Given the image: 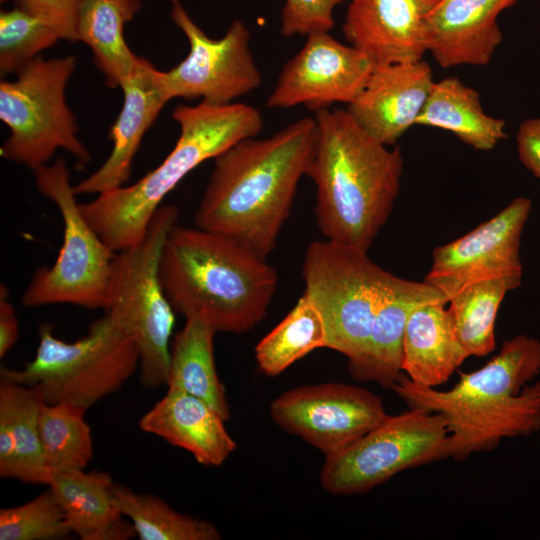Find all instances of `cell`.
Listing matches in <instances>:
<instances>
[{"instance_id": "6da1fadb", "label": "cell", "mask_w": 540, "mask_h": 540, "mask_svg": "<svg viewBox=\"0 0 540 540\" xmlns=\"http://www.w3.org/2000/svg\"><path fill=\"white\" fill-rule=\"evenodd\" d=\"M316 138L315 118L306 116L270 137L245 138L217 156L195 226L267 259L307 174Z\"/></svg>"}, {"instance_id": "7a4b0ae2", "label": "cell", "mask_w": 540, "mask_h": 540, "mask_svg": "<svg viewBox=\"0 0 540 540\" xmlns=\"http://www.w3.org/2000/svg\"><path fill=\"white\" fill-rule=\"evenodd\" d=\"M540 341L518 334L503 343L483 367L461 373L450 390L438 391L401 374L391 386L409 408L441 414L446 422L447 458L464 461L496 448L503 438L540 430Z\"/></svg>"}, {"instance_id": "3957f363", "label": "cell", "mask_w": 540, "mask_h": 540, "mask_svg": "<svg viewBox=\"0 0 540 540\" xmlns=\"http://www.w3.org/2000/svg\"><path fill=\"white\" fill-rule=\"evenodd\" d=\"M317 138L306 176L316 188L315 216L325 239L368 251L387 222L403 173L390 149L345 110L315 112Z\"/></svg>"}, {"instance_id": "277c9868", "label": "cell", "mask_w": 540, "mask_h": 540, "mask_svg": "<svg viewBox=\"0 0 540 540\" xmlns=\"http://www.w3.org/2000/svg\"><path fill=\"white\" fill-rule=\"evenodd\" d=\"M159 274L175 312L234 334L265 318L278 285L266 258L224 235L177 224L166 239Z\"/></svg>"}, {"instance_id": "5b68a950", "label": "cell", "mask_w": 540, "mask_h": 540, "mask_svg": "<svg viewBox=\"0 0 540 540\" xmlns=\"http://www.w3.org/2000/svg\"><path fill=\"white\" fill-rule=\"evenodd\" d=\"M180 134L174 148L154 170L124 185L80 203L81 211L114 252L138 243L163 199L193 169L215 159L237 142L255 137L263 128L260 111L234 102L212 105L180 104L172 113Z\"/></svg>"}, {"instance_id": "8992f818", "label": "cell", "mask_w": 540, "mask_h": 540, "mask_svg": "<svg viewBox=\"0 0 540 540\" xmlns=\"http://www.w3.org/2000/svg\"><path fill=\"white\" fill-rule=\"evenodd\" d=\"M178 208L161 205L143 238L116 252L105 314L135 343L145 388L167 386L174 309L160 281V260Z\"/></svg>"}, {"instance_id": "52a82bcc", "label": "cell", "mask_w": 540, "mask_h": 540, "mask_svg": "<svg viewBox=\"0 0 540 540\" xmlns=\"http://www.w3.org/2000/svg\"><path fill=\"white\" fill-rule=\"evenodd\" d=\"M138 367L135 343L105 314L73 342L57 338L51 325H41L34 358L22 369L2 366L0 380L37 388L45 403L87 410L118 391Z\"/></svg>"}, {"instance_id": "ba28073f", "label": "cell", "mask_w": 540, "mask_h": 540, "mask_svg": "<svg viewBox=\"0 0 540 540\" xmlns=\"http://www.w3.org/2000/svg\"><path fill=\"white\" fill-rule=\"evenodd\" d=\"M76 69L73 55L38 56L12 81L0 83V119L10 130L0 148L2 158L32 171L46 165L58 149L80 164L91 155L78 136V125L65 90Z\"/></svg>"}, {"instance_id": "9c48e42d", "label": "cell", "mask_w": 540, "mask_h": 540, "mask_svg": "<svg viewBox=\"0 0 540 540\" xmlns=\"http://www.w3.org/2000/svg\"><path fill=\"white\" fill-rule=\"evenodd\" d=\"M38 191L63 220V242L54 263L38 268L22 295L27 307L72 304L105 309L116 255L85 218L63 158L33 171Z\"/></svg>"}, {"instance_id": "30bf717a", "label": "cell", "mask_w": 540, "mask_h": 540, "mask_svg": "<svg viewBox=\"0 0 540 540\" xmlns=\"http://www.w3.org/2000/svg\"><path fill=\"white\" fill-rule=\"evenodd\" d=\"M301 273L304 292L322 314L326 348L353 359L365 346L394 275L374 263L367 251L327 239L308 245Z\"/></svg>"}, {"instance_id": "8fae6325", "label": "cell", "mask_w": 540, "mask_h": 540, "mask_svg": "<svg viewBox=\"0 0 540 540\" xmlns=\"http://www.w3.org/2000/svg\"><path fill=\"white\" fill-rule=\"evenodd\" d=\"M447 436L441 414L410 408L386 415L357 441L325 456L321 485L334 495L365 493L403 470L447 458Z\"/></svg>"}, {"instance_id": "7c38bea8", "label": "cell", "mask_w": 540, "mask_h": 540, "mask_svg": "<svg viewBox=\"0 0 540 540\" xmlns=\"http://www.w3.org/2000/svg\"><path fill=\"white\" fill-rule=\"evenodd\" d=\"M169 1L171 19L189 43V52L178 65L160 71L169 100L200 98L212 105H227L261 85L262 76L250 50L251 34L244 22L234 20L221 38H210L181 0Z\"/></svg>"}, {"instance_id": "4fadbf2b", "label": "cell", "mask_w": 540, "mask_h": 540, "mask_svg": "<svg viewBox=\"0 0 540 540\" xmlns=\"http://www.w3.org/2000/svg\"><path fill=\"white\" fill-rule=\"evenodd\" d=\"M272 420L325 456L348 447L385 417L379 396L345 383L300 386L280 394L270 405Z\"/></svg>"}, {"instance_id": "5bb4252c", "label": "cell", "mask_w": 540, "mask_h": 540, "mask_svg": "<svg viewBox=\"0 0 540 540\" xmlns=\"http://www.w3.org/2000/svg\"><path fill=\"white\" fill-rule=\"evenodd\" d=\"M530 211L531 200L517 197L467 234L436 247L423 281L449 300L478 281L522 276L520 244Z\"/></svg>"}, {"instance_id": "9a60e30c", "label": "cell", "mask_w": 540, "mask_h": 540, "mask_svg": "<svg viewBox=\"0 0 540 540\" xmlns=\"http://www.w3.org/2000/svg\"><path fill=\"white\" fill-rule=\"evenodd\" d=\"M374 67L365 53L329 32L311 33L283 66L266 105L273 109L304 105L315 112L334 103L348 105L361 93Z\"/></svg>"}, {"instance_id": "2e32d148", "label": "cell", "mask_w": 540, "mask_h": 540, "mask_svg": "<svg viewBox=\"0 0 540 540\" xmlns=\"http://www.w3.org/2000/svg\"><path fill=\"white\" fill-rule=\"evenodd\" d=\"M434 83L432 69L423 59L375 65L346 110L368 134L390 146L417 125Z\"/></svg>"}, {"instance_id": "e0dca14e", "label": "cell", "mask_w": 540, "mask_h": 540, "mask_svg": "<svg viewBox=\"0 0 540 540\" xmlns=\"http://www.w3.org/2000/svg\"><path fill=\"white\" fill-rule=\"evenodd\" d=\"M439 0H351L342 31L375 65L416 62L427 52L426 19Z\"/></svg>"}, {"instance_id": "ac0fdd59", "label": "cell", "mask_w": 540, "mask_h": 540, "mask_svg": "<svg viewBox=\"0 0 540 540\" xmlns=\"http://www.w3.org/2000/svg\"><path fill=\"white\" fill-rule=\"evenodd\" d=\"M120 88L122 108L109 132L112 150L96 171L74 185L77 195H99L128 182L133 159L146 131L170 101L162 86L160 70L143 57Z\"/></svg>"}, {"instance_id": "d6986e66", "label": "cell", "mask_w": 540, "mask_h": 540, "mask_svg": "<svg viewBox=\"0 0 540 540\" xmlns=\"http://www.w3.org/2000/svg\"><path fill=\"white\" fill-rule=\"evenodd\" d=\"M518 0H439L426 19L427 52L443 68L487 65L503 35L498 17Z\"/></svg>"}, {"instance_id": "ffe728a7", "label": "cell", "mask_w": 540, "mask_h": 540, "mask_svg": "<svg viewBox=\"0 0 540 540\" xmlns=\"http://www.w3.org/2000/svg\"><path fill=\"white\" fill-rule=\"evenodd\" d=\"M448 300L426 282L393 276L378 306L361 353L348 360V370L358 381L391 388L401 375L405 327L412 310L421 303Z\"/></svg>"}, {"instance_id": "44dd1931", "label": "cell", "mask_w": 540, "mask_h": 540, "mask_svg": "<svg viewBox=\"0 0 540 540\" xmlns=\"http://www.w3.org/2000/svg\"><path fill=\"white\" fill-rule=\"evenodd\" d=\"M224 419L198 397L169 389L139 420V428L189 452L204 466H221L236 449Z\"/></svg>"}, {"instance_id": "7402d4cb", "label": "cell", "mask_w": 540, "mask_h": 540, "mask_svg": "<svg viewBox=\"0 0 540 540\" xmlns=\"http://www.w3.org/2000/svg\"><path fill=\"white\" fill-rule=\"evenodd\" d=\"M44 403L35 387L0 381V476L30 484L51 480L44 458L39 413Z\"/></svg>"}, {"instance_id": "603a6c76", "label": "cell", "mask_w": 540, "mask_h": 540, "mask_svg": "<svg viewBox=\"0 0 540 540\" xmlns=\"http://www.w3.org/2000/svg\"><path fill=\"white\" fill-rule=\"evenodd\" d=\"M447 303L419 304L405 327L401 369L412 382L424 387L443 384L469 357L454 334Z\"/></svg>"}, {"instance_id": "cb8c5ba5", "label": "cell", "mask_w": 540, "mask_h": 540, "mask_svg": "<svg viewBox=\"0 0 540 540\" xmlns=\"http://www.w3.org/2000/svg\"><path fill=\"white\" fill-rule=\"evenodd\" d=\"M113 484L107 472L74 469L52 474L48 486L72 534L82 540L129 539L136 533L112 502Z\"/></svg>"}, {"instance_id": "d4e9b609", "label": "cell", "mask_w": 540, "mask_h": 540, "mask_svg": "<svg viewBox=\"0 0 540 540\" xmlns=\"http://www.w3.org/2000/svg\"><path fill=\"white\" fill-rule=\"evenodd\" d=\"M417 125L451 132L468 146L488 151L506 137V123L485 113L480 93L457 77L435 81Z\"/></svg>"}, {"instance_id": "484cf974", "label": "cell", "mask_w": 540, "mask_h": 540, "mask_svg": "<svg viewBox=\"0 0 540 540\" xmlns=\"http://www.w3.org/2000/svg\"><path fill=\"white\" fill-rule=\"evenodd\" d=\"M141 0H84L77 21V40L93 54L108 87H120L139 58L128 47L124 27L140 10Z\"/></svg>"}, {"instance_id": "4316f807", "label": "cell", "mask_w": 540, "mask_h": 540, "mask_svg": "<svg viewBox=\"0 0 540 540\" xmlns=\"http://www.w3.org/2000/svg\"><path fill=\"white\" fill-rule=\"evenodd\" d=\"M217 332L207 323L186 319L170 346L167 387L200 398L226 421L230 407L214 359V336Z\"/></svg>"}, {"instance_id": "83f0119b", "label": "cell", "mask_w": 540, "mask_h": 540, "mask_svg": "<svg viewBox=\"0 0 540 540\" xmlns=\"http://www.w3.org/2000/svg\"><path fill=\"white\" fill-rule=\"evenodd\" d=\"M522 276H502L472 283L449 300L454 334L469 356H485L496 344L495 322L506 294L518 288Z\"/></svg>"}, {"instance_id": "f1b7e54d", "label": "cell", "mask_w": 540, "mask_h": 540, "mask_svg": "<svg viewBox=\"0 0 540 540\" xmlns=\"http://www.w3.org/2000/svg\"><path fill=\"white\" fill-rule=\"evenodd\" d=\"M327 345L322 314L307 293L255 348L259 370L275 377L310 352Z\"/></svg>"}, {"instance_id": "f546056e", "label": "cell", "mask_w": 540, "mask_h": 540, "mask_svg": "<svg viewBox=\"0 0 540 540\" xmlns=\"http://www.w3.org/2000/svg\"><path fill=\"white\" fill-rule=\"evenodd\" d=\"M111 498L115 508L130 520L141 540L221 539L212 522L178 512L155 495L137 493L114 483Z\"/></svg>"}, {"instance_id": "4dcf8cb0", "label": "cell", "mask_w": 540, "mask_h": 540, "mask_svg": "<svg viewBox=\"0 0 540 540\" xmlns=\"http://www.w3.org/2000/svg\"><path fill=\"white\" fill-rule=\"evenodd\" d=\"M86 409L69 403H43L39 429L44 458L52 474L84 469L93 458L91 428L84 415Z\"/></svg>"}, {"instance_id": "1f68e13d", "label": "cell", "mask_w": 540, "mask_h": 540, "mask_svg": "<svg viewBox=\"0 0 540 540\" xmlns=\"http://www.w3.org/2000/svg\"><path fill=\"white\" fill-rule=\"evenodd\" d=\"M61 39L47 23L16 6L0 13V71H21L39 54Z\"/></svg>"}, {"instance_id": "d6a6232c", "label": "cell", "mask_w": 540, "mask_h": 540, "mask_svg": "<svg viewBox=\"0 0 540 540\" xmlns=\"http://www.w3.org/2000/svg\"><path fill=\"white\" fill-rule=\"evenodd\" d=\"M72 534L50 489L31 501L0 510V540H54Z\"/></svg>"}, {"instance_id": "836d02e7", "label": "cell", "mask_w": 540, "mask_h": 540, "mask_svg": "<svg viewBox=\"0 0 540 540\" xmlns=\"http://www.w3.org/2000/svg\"><path fill=\"white\" fill-rule=\"evenodd\" d=\"M342 0H285L281 12V34L285 37L329 32L335 9Z\"/></svg>"}, {"instance_id": "e575fe53", "label": "cell", "mask_w": 540, "mask_h": 540, "mask_svg": "<svg viewBox=\"0 0 540 540\" xmlns=\"http://www.w3.org/2000/svg\"><path fill=\"white\" fill-rule=\"evenodd\" d=\"M16 6L51 26L61 39L77 40V21L84 0H15Z\"/></svg>"}, {"instance_id": "d590c367", "label": "cell", "mask_w": 540, "mask_h": 540, "mask_svg": "<svg viewBox=\"0 0 540 540\" xmlns=\"http://www.w3.org/2000/svg\"><path fill=\"white\" fill-rule=\"evenodd\" d=\"M516 147L521 163L540 179V117L529 118L520 124Z\"/></svg>"}, {"instance_id": "8d00e7d4", "label": "cell", "mask_w": 540, "mask_h": 540, "mask_svg": "<svg viewBox=\"0 0 540 540\" xmlns=\"http://www.w3.org/2000/svg\"><path fill=\"white\" fill-rule=\"evenodd\" d=\"M9 292L4 284L0 286V357L3 358L16 344L19 324L15 308L9 300Z\"/></svg>"}, {"instance_id": "74e56055", "label": "cell", "mask_w": 540, "mask_h": 540, "mask_svg": "<svg viewBox=\"0 0 540 540\" xmlns=\"http://www.w3.org/2000/svg\"><path fill=\"white\" fill-rule=\"evenodd\" d=\"M3 1H6V0H1V2H3Z\"/></svg>"}]
</instances>
